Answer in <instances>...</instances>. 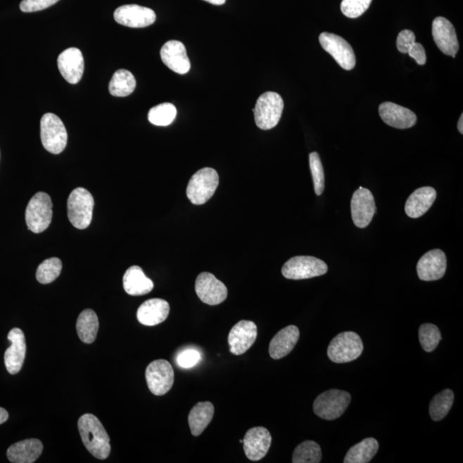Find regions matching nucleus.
Segmentation results:
<instances>
[{
    "label": "nucleus",
    "instance_id": "nucleus-1",
    "mask_svg": "<svg viewBox=\"0 0 463 463\" xmlns=\"http://www.w3.org/2000/svg\"><path fill=\"white\" fill-rule=\"evenodd\" d=\"M78 430L82 443L92 456L105 460L111 452L110 438L96 416L85 414L78 419Z\"/></svg>",
    "mask_w": 463,
    "mask_h": 463
},
{
    "label": "nucleus",
    "instance_id": "nucleus-2",
    "mask_svg": "<svg viewBox=\"0 0 463 463\" xmlns=\"http://www.w3.org/2000/svg\"><path fill=\"white\" fill-rule=\"evenodd\" d=\"M53 219V203L46 192H37L30 199L25 212L27 229L34 234L48 229Z\"/></svg>",
    "mask_w": 463,
    "mask_h": 463
},
{
    "label": "nucleus",
    "instance_id": "nucleus-3",
    "mask_svg": "<svg viewBox=\"0 0 463 463\" xmlns=\"http://www.w3.org/2000/svg\"><path fill=\"white\" fill-rule=\"evenodd\" d=\"M95 201L85 188L72 191L68 200V214L70 223L78 229H86L91 223Z\"/></svg>",
    "mask_w": 463,
    "mask_h": 463
},
{
    "label": "nucleus",
    "instance_id": "nucleus-4",
    "mask_svg": "<svg viewBox=\"0 0 463 463\" xmlns=\"http://www.w3.org/2000/svg\"><path fill=\"white\" fill-rule=\"evenodd\" d=\"M218 186L219 175L217 172L211 167L202 168L192 176L189 183H188L187 198L194 205H205L213 197Z\"/></svg>",
    "mask_w": 463,
    "mask_h": 463
},
{
    "label": "nucleus",
    "instance_id": "nucleus-5",
    "mask_svg": "<svg viewBox=\"0 0 463 463\" xmlns=\"http://www.w3.org/2000/svg\"><path fill=\"white\" fill-rule=\"evenodd\" d=\"M284 103L279 94L265 92L259 96L253 109L255 122L262 129L276 127L284 112Z\"/></svg>",
    "mask_w": 463,
    "mask_h": 463
},
{
    "label": "nucleus",
    "instance_id": "nucleus-6",
    "mask_svg": "<svg viewBox=\"0 0 463 463\" xmlns=\"http://www.w3.org/2000/svg\"><path fill=\"white\" fill-rule=\"evenodd\" d=\"M364 345L360 336L355 332L340 333L329 345V360L337 364L351 362L362 354Z\"/></svg>",
    "mask_w": 463,
    "mask_h": 463
},
{
    "label": "nucleus",
    "instance_id": "nucleus-7",
    "mask_svg": "<svg viewBox=\"0 0 463 463\" xmlns=\"http://www.w3.org/2000/svg\"><path fill=\"white\" fill-rule=\"evenodd\" d=\"M41 139L45 150L53 155L61 154L68 144V132L64 123L53 113H45L41 120Z\"/></svg>",
    "mask_w": 463,
    "mask_h": 463
},
{
    "label": "nucleus",
    "instance_id": "nucleus-8",
    "mask_svg": "<svg viewBox=\"0 0 463 463\" xmlns=\"http://www.w3.org/2000/svg\"><path fill=\"white\" fill-rule=\"evenodd\" d=\"M350 402L351 395L347 391L329 390L317 396L313 411L321 419L333 421L344 414Z\"/></svg>",
    "mask_w": 463,
    "mask_h": 463
},
{
    "label": "nucleus",
    "instance_id": "nucleus-9",
    "mask_svg": "<svg viewBox=\"0 0 463 463\" xmlns=\"http://www.w3.org/2000/svg\"><path fill=\"white\" fill-rule=\"evenodd\" d=\"M328 266L319 258L311 256H297L289 259L282 267L281 273L286 279L304 280L324 276Z\"/></svg>",
    "mask_w": 463,
    "mask_h": 463
},
{
    "label": "nucleus",
    "instance_id": "nucleus-10",
    "mask_svg": "<svg viewBox=\"0 0 463 463\" xmlns=\"http://www.w3.org/2000/svg\"><path fill=\"white\" fill-rule=\"evenodd\" d=\"M145 376L148 388L155 395L167 394L174 386V369L171 364L165 360H157L148 364Z\"/></svg>",
    "mask_w": 463,
    "mask_h": 463
},
{
    "label": "nucleus",
    "instance_id": "nucleus-11",
    "mask_svg": "<svg viewBox=\"0 0 463 463\" xmlns=\"http://www.w3.org/2000/svg\"><path fill=\"white\" fill-rule=\"evenodd\" d=\"M319 42L326 52L331 55L341 68L350 70L355 68L356 58L352 46L339 35L324 32L319 35Z\"/></svg>",
    "mask_w": 463,
    "mask_h": 463
},
{
    "label": "nucleus",
    "instance_id": "nucleus-12",
    "mask_svg": "<svg viewBox=\"0 0 463 463\" xmlns=\"http://www.w3.org/2000/svg\"><path fill=\"white\" fill-rule=\"evenodd\" d=\"M196 293L203 303L217 305L224 302L227 297V288L213 274L203 272L196 280Z\"/></svg>",
    "mask_w": 463,
    "mask_h": 463
},
{
    "label": "nucleus",
    "instance_id": "nucleus-13",
    "mask_svg": "<svg viewBox=\"0 0 463 463\" xmlns=\"http://www.w3.org/2000/svg\"><path fill=\"white\" fill-rule=\"evenodd\" d=\"M376 208L374 195L371 191L360 186L355 191L351 201L352 218L359 229H364L370 224L376 213Z\"/></svg>",
    "mask_w": 463,
    "mask_h": 463
},
{
    "label": "nucleus",
    "instance_id": "nucleus-14",
    "mask_svg": "<svg viewBox=\"0 0 463 463\" xmlns=\"http://www.w3.org/2000/svg\"><path fill=\"white\" fill-rule=\"evenodd\" d=\"M272 442V435L265 427H253L247 431L243 439L246 457L253 462L261 460L268 453Z\"/></svg>",
    "mask_w": 463,
    "mask_h": 463
},
{
    "label": "nucleus",
    "instance_id": "nucleus-15",
    "mask_svg": "<svg viewBox=\"0 0 463 463\" xmlns=\"http://www.w3.org/2000/svg\"><path fill=\"white\" fill-rule=\"evenodd\" d=\"M433 40L439 50L448 56L456 57L459 50V42L456 30L448 19L438 17L433 23Z\"/></svg>",
    "mask_w": 463,
    "mask_h": 463
},
{
    "label": "nucleus",
    "instance_id": "nucleus-16",
    "mask_svg": "<svg viewBox=\"0 0 463 463\" xmlns=\"http://www.w3.org/2000/svg\"><path fill=\"white\" fill-rule=\"evenodd\" d=\"M258 336L257 325L252 321L242 320L231 329L229 335L230 352L234 355L245 354L253 346Z\"/></svg>",
    "mask_w": 463,
    "mask_h": 463
},
{
    "label": "nucleus",
    "instance_id": "nucleus-17",
    "mask_svg": "<svg viewBox=\"0 0 463 463\" xmlns=\"http://www.w3.org/2000/svg\"><path fill=\"white\" fill-rule=\"evenodd\" d=\"M115 19L121 25L129 27L151 26L156 20L155 11L150 8L137 5H127L117 8Z\"/></svg>",
    "mask_w": 463,
    "mask_h": 463
},
{
    "label": "nucleus",
    "instance_id": "nucleus-18",
    "mask_svg": "<svg viewBox=\"0 0 463 463\" xmlns=\"http://www.w3.org/2000/svg\"><path fill=\"white\" fill-rule=\"evenodd\" d=\"M447 269V259L445 253L434 249L426 253L419 259L417 264V274L419 279L425 281H437L445 276Z\"/></svg>",
    "mask_w": 463,
    "mask_h": 463
},
{
    "label": "nucleus",
    "instance_id": "nucleus-19",
    "mask_svg": "<svg viewBox=\"0 0 463 463\" xmlns=\"http://www.w3.org/2000/svg\"><path fill=\"white\" fill-rule=\"evenodd\" d=\"M58 68L66 81L77 84L82 80L84 70V60L81 51L76 48L65 50L58 58Z\"/></svg>",
    "mask_w": 463,
    "mask_h": 463
},
{
    "label": "nucleus",
    "instance_id": "nucleus-20",
    "mask_svg": "<svg viewBox=\"0 0 463 463\" xmlns=\"http://www.w3.org/2000/svg\"><path fill=\"white\" fill-rule=\"evenodd\" d=\"M11 347L5 353V364L8 372L15 375L21 371L26 355L25 336L22 329L14 328L8 334Z\"/></svg>",
    "mask_w": 463,
    "mask_h": 463
},
{
    "label": "nucleus",
    "instance_id": "nucleus-21",
    "mask_svg": "<svg viewBox=\"0 0 463 463\" xmlns=\"http://www.w3.org/2000/svg\"><path fill=\"white\" fill-rule=\"evenodd\" d=\"M160 58L168 68L184 75L189 72L191 62L187 56L186 46L179 41H170L160 49Z\"/></svg>",
    "mask_w": 463,
    "mask_h": 463
},
{
    "label": "nucleus",
    "instance_id": "nucleus-22",
    "mask_svg": "<svg viewBox=\"0 0 463 463\" xmlns=\"http://www.w3.org/2000/svg\"><path fill=\"white\" fill-rule=\"evenodd\" d=\"M379 112L384 123L396 129H409L417 122V117L410 109L388 101L379 106Z\"/></svg>",
    "mask_w": 463,
    "mask_h": 463
},
{
    "label": "nucleus",
    "instance_id": "nucleus-23",
    "mask_svg": "<svg viewBox=\"0 0 463 463\" xmlns=\"http://www.w3.org/2000/svg\"><path fill=\"white\" fill-rule=\"evenodd\" d=\"M170 312L168 302L162 299H151L145 301L137 310V317L140 324L146 326L163 323Z\"/></svg>",
    "mask_w": 463,
    "mask_h": 463
},
{
    "label": "nucleus",
    "instance_id": "nucleus-24",
    "mask_svg": "<svg viewBox=\"0 0 463 463\" xmlns=\"http://www.w3.org/2000/svg\"><path fill=\"white\" fill-rule=\"evenodd\" d=\"M299 339L300 329L294 325H289L281 329L270 341L269 348L270 357L274 360L284 358L292 352Z\"/></svg>",
    "mask_w": 463,
    "mask_h": 463
},
{
    "label": "nucleus",
    "instance_id": "nucleus-25",
    "mask_svg": "<svg viewBox=\"0 0 463 463\" xmlns=\"http://www.w3.org/2000/svg\"><path fill=\"white\" fill-rule=\"evenodd\" d=\"M437 198V191L434 188L425 186L419 188L407 198L405 212L410 218H419L425 215L433 206Z\"/></svg>",
    "mask_w": 463,
    "mask_h": 463
},
{
    "label": "nucleus",
    "instance_id": "nucleus-26",
    "mask_svg": "<svg viewBox=\"0 0 463 463\" xmlns=\"http://www.w3.org/2000/svg\"><path fill=\"white\" fill-rule=\"evenodd\" d=\"M42 451L43 445L39 439H26L10 446L7 457L13 463H33L40 457Z\"/></svg>",
    "mask_w": 463,
    "mask_h": 463
},
{
    "label": "nucleus",
    "instance_id": "nucleus-27",
    "mask_svg": "<svg viewBox=\"0 0 463 463\" xmlns=\"http://www.w3.org/2000/svg\"><path fill=\"white\" fill-rule=\"evenodd\" d=\"M125 291L129 296H140L151 293L154 284L143 272L139 266H132L125 272L123 277Z\"/></svg>",
    "mask_w": 463,
    "mask_h": 463
},
{
    "label": "nucleus",
    "instance_id": "nucleus-28",
    "mask_svg": "<svg viewBox=\"0 0 463 463\" xmlns=\"http://www.w3.org/2000/svg\"><path fill=\"white\" fill-rule=\"evenodd\" d=\"M214 413V405L210 402H198L192 407L188 422L194 436L198 437L203 433L213 419Z\"/></svg>",
    "mask_w": 463,
    "mask_h": 463
},
{
    "label": "nucleus",
    "instance_id": "nucleus-29",
    "mask_svg": "<svg viewBox=\"0 0 463 463\" xmlns=\"http://www.w3.org/2000/svg\"><path fill=\"white\" fill-rule=\"evenodd\" d=\"M99 319L96 313L91 309H86L78 316L77 321V332L82 343L90 344L96 341Z\"/></svg>",
    "mask_w": 463,
    "mask_h": 463
},
{
    "label": "nucleus",
    "instance_id": "nucleus-30",
    "mask_svg": "<svg viewBox=\"0 0 463 463\" xmlns=\"http://www.w3.org/2000/svg\"><path fill=\"white\" fill-rule=\"evenodd\" d=\"M379 442L374 438H364L348 451L344 463H367L378 453Z\"/></svg>",
    "mask_w": 463,
    "mask_h": 463
},
{
    "label": "nucleus",
    "instance_id": "nucleus-31",
    "mask_svg": "<svg viewBox=\"0 0 463 463\" xmlns=\"http://www.w3.org/2000/svg\"><path fill=\"white\" fill-rule=\"evenodd\" d=\"M134 76L127 70L121 69L113 74L109 82V92L116 97H125L131 95L136 89Z\"/></svg>",
    "mask_w": 463,
    "mask_h": 463
},
{
    "label": "nucleus",
    "instance_id": "nucleus-32",
    "mask_svg": "<svg viewBox=\"0 0 463 463\" xmlns=\"http://www.w3.org/2000/svg\"><path fill=\"white\" fill-rule=\"evenodd\" d=\"M453 403L454 393L449 388L435 395L431 400L429 407V413L433 421H442L449 414Z\"/></svg>",
    "mask_w": 463,
    "mask_h": 463
},
{
    "label": "nucleus",
    "instance_id": "nucleus-33",
    "mask_svg": "<svg viewBox=\"0 0 463 463\" xmlns=\"http://www.w3.org/2000/svg\"><path fill=\"white\" fill-rule=\"evenodd\" d=\"M322 460V450L319 443L305 441L293 451V463H319Z\"/></svg>",
    "mask_w": 463,
    "mask_h": 463
},
{
    "label": "nucleus",
    "instance_id": "nucleus-34",
    "mask_svg": "<svg viewBox=\"0 0 463 463\" xmlns=\"http://www.w3.org/2000/svg\"><path fill=\"white\" fill-rule=\"evenodd\" d=\"M177 109L172 103H163L152 108L148 112V119L157 127H167L174 122Z\"/></svg>",
    "mask_w": 463,
    "mask_h": 463
},
{
    "label": "nucleus",
    "instance_id": "nucleus-35",
    "mask_svg": "<svg viewBox=\"0 0 463 463\" xmlns=\"http://www.w3.org/2000/svg\"><path fill=\"white\" fill-rule=\"evenodd\" d=\"M62 262L60 258H51L38 266L37 279L42 284H49L57 279L61 273Z\"/></svg>",
    "mask_w": 463,
    "mask_h": 463
},
{
    "label": "nucleus",
    "instance_id": "nucleus-36",
    "mask_svg": "<svg viewBox=\"0 0 463 463\" xmlns=\"http://www.w3.org/2000/svg\"><path fill=\"white\" fill-rule=\"evenodd\" d=\"M419 338L424 350L433 352L442 339L441 332L435 324H423L419 329Z\"/></svg>",
    "mask_w": 463,
    "mask_h": 463
},
{
    "label": "nucleus",
    "instance_id": "nucleus-37",
    "mask_svg": "<svg viewBox=\"0 0 463 463\" xmlns=\"http://www.w3.org/2000/svg\"><path fill=\"white\" fill-rule=\"evenodd\" d=\"M310 168H311L314 191L317 196L323 194L324 191V172L319 153L312 152L309 156Z\"/></svg>",
    "mask_w": 463,
    "mask_h": 463
},
{
    "label": "nucleus",
    "instance_id": "nucleus-38",
    "mask_svg": "<svg viewBox=\"0 0 463 463\" xmlns=\"http://www.w3.org/2000/svg\"><path fill=\"white\" fill-rule=\"evenodd\" d=\"M372 0H343L341 11L349 18H357L363 15L370 7Z\"/></svg>",
    "mask_w": 463,
    "mask_h": 463
},
{
    "label": "nucleus",
    "instance_id": "nucleus-39",
    "mask_svg": "<svg viewBox=\"0 0 463 463\" xmlns=\"http://www.w3.org/2000/svg\"><path fill=\"white\" fill-rule=\"evenodd\" d=\"M201 360V355L196 349H186L177 356V363L180 367L189 369L194 367Z\"/></svg>",
    "mask_w": 463,
    "mask_h": 463
},
{
    "label": "nucleus",
    "instance_id": "nucleus-40",
    "mask_svg": "<svg viewBox=\"0 0 463 463\" xmlns=\"http://www.w3.org/2000/svg\"><path fill=\"white\" fill-rule=\"evenodd\" d=\"M60 0H23L20 9L23 13H35L55 5Z\"/></svg>",
    "mask_w": 463,
    "mask_h": 463
},
{
    "label": "nucleus",
    "instance_id": "nucleus-41",
    "mask_svg": "<svg viewBox=\"0 0 463 463\" xmlns=\"http://www.w3.org/2000/svg\"><path fill=\"white\" fill-rule=\"evenodd\" d=\"M415 34L413 31L404 30L400 32L396 40V46L400 53H407L412 45L416 42Z\"/></svg>",
    "mask_w": 463,
    "mask_h": 463
},
{
    "label": "nucleus",
    "instance_id": "nucleus-42",
    "mask_svg": "<svg viewBox=\"0 0 463 463\" xmlns=\"http://www.w3.org/2000/svg\"><path fill=\"white\" fill-rule=\"evenodd\" d=\"M407 53H409L410 56L413 58L414 60L417 62L418 65H424L426 64V50L424 49V46L421 44V43L414 42V44L412 45Z\"/></svg>",
    "mask_w": 463,
    "mask_h": 463
},
{
    "label": "nucleus",
    "instance_id": "nucleus-43",
    "mask_svg": "<svg viewBox=\"0 0 463 463\" xmlns=\"http://www.w3.org/2000/svg\"><path fill=\"white\" fill-rule=\"evenodd\" d=\"M8 418H9V414H8V412L5 409H3V407H0V425L5 423Z\"/></svg>",
    "mask_w": 463,
    "mask_h": 463
},
{
    "label": "nucleus",
    "instance_id": "nucleus-44",
    "mask_svg": "<svg viewBox=\"0 0 463 463\" xmlns=\"http://www.w3.org/2000/svg\"><path fill=\"white\" fill-rule=\"evenodd\" d=\"M205 1L212 4V5L215 6H222L224 5L227 0H205Z\"/></svg>",
    "mask_w": 463,
    "mask_h": 463
},
{
    "label": "nucleus",
    "instance_id": "nucleus-45",
    "mask_svg": "<svg viewBox=\"0 0 463 463\" xmlns=\"http://www.w3.org/2000/svg\"><path fill=\"white\" fill-rule=\"evenodd\" d=\"M457 128H458L459 132H460L461 134H462V133H463V115H461L460 120H459V121H458Z\"/></svg>",
    "mask_w": 463,
    "mask_h": 463
}]
</instances>
